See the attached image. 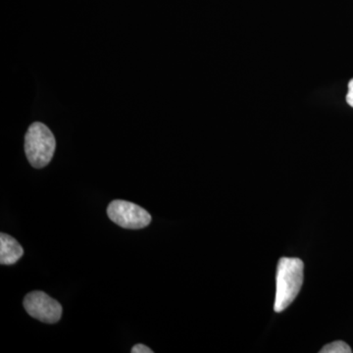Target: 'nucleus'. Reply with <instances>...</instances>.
Instances as JSON below:
<instances>
[{"instance_id":"f257e3e1","label":"nucleus","mask_w":353,"mask_h":353,"mask_svg":"<svg viewBox=\"0 0 353 353\" xmlns=\"http://www.w3.org/2000/svg\"><path fill=\"white\" fill-rule=\"evenodd\" d=\"M304 264L299 259L283 257L279 261L274 310L282 312L299 296L303 284Z\"/></svg>"},{"instance_id":"f03ea898","label":"nucleus","mask_w":353,"mask_h":353,"mask_svg":"<svg viewBox=\"0 0 353 353\" xmlns=\"http://www.w3.org/2000/svg\"><path fill=\"white\" fill-rule=\"evenodd\" d=\"M55 148L57 141L46 125L39 122L31 125L25 137V152L34 168H43L50 164Z\"/></svg>"},{"instance_id":"7ed1b4c3","label":"nucleus","mask_w":353,"mask_h":353,"mask_svg":"<svg viewBox=\"0 0 353 353\" xmlns=\"http://www.w3.org/2000/svg\"><path fill=\"white\" fill-rule=\"evenodd\" d=\"M108 214L112 222L125 229H143L152 222V216L145 209L132 202L119 199L109 204Z\"/></svg>"},{"instance_id":"20e7f679","label":"nucleus","mask_w":353,"mask_h":353,"mask_svg":"<svg viewBox=\"0 0 353 353\" xmlns=\"http://www.w3.org/2000/svg\"><path fill=\"white\" fill-rule=\"evenodd\" d=\"M24 307L32 318L48 324H54L62 316L61 304L43 292L28 294L24 299Z\"/></svg>"},{"instance_id":"39448f33","label":"nucleus","mask_w":353,"mask_h":353,"mask_svg":"<svg viewBox=\"0 0 353 353\" xmlns=\"http://www.w3.org/2000/svg\"><path fill=\"white\" fill-rule=\"evenodd\" d=\"M23 254L24 250L15 239L7 234H0V264H15Z\"/></svg>"},{"instance_id":"423d86ee","label":"nucleus","mask_w":353,"mask_h":353,"mask_svg":"<svg viewBox=\"0 0 353 353\" xmlns=\"http://www.w3.org/2000/svg\"><path fill=\"white\" fill-rule=\"evenodd\" d=\"M321 353H352V350L347 343L345 341H336L329 345H325L324 347L320 350Z\"/></svg>"},{"instance_id":"0eeeda50","label":"nucleus","mask_w":353,"mask_h":353,"mask_svg":"<svg viewBox=\"0 0 353 353\" xmlns=\"http://www.w3.org/2000/svg\"><path fill=\"white\" fill-rule=\"evenodd\" d=\"M132 353H153V350H150V347H146L145 345H141V343H139V345H134V347L132 348Z\"/></svg>"},{"instance_id":"6e6552de","label":"nucleus","mask_w":353,"mask_h":353,"mask_svg":"<svg viewBox=\"0 0 353 353\" xmlns=\"http://www.w3.org/2000/svg\"><path fill=\"white\" fill-rule=\"evenodd\" d=\"M347 101L352 108H353V79L348 83V92L347 94Z\"/></svg>"}]
</instances>
